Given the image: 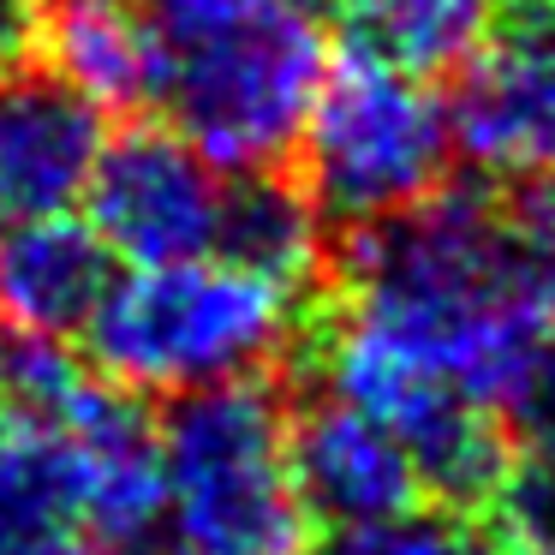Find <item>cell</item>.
<instances>
[{
  "label": "cell",
  "instance_id": "8",
  "mask_svg": "<svg viewBox=\"0 0 555 555\" xmlns=\"http://www.w3.org/2000/svg\"><path fill=\"white\" fill-rule=\"evenodd\" d=\"M454 156H466L483 180L543 185L555 180V42L538 25L495 37L460 73L448 102Z\"/></svg>",
  "mask_w": 555,
  "mask_h": 555
},
{
  "label": "cell",
  "instance_id": "13",
  "mask_svg": "<svg viewBox=\"0 0 555 555\" xmlns=\"http://www.w3.org/2000/svg\"><path fill=\"white\" fill-rule=\"evenodd\" d=\"M352 54L418 85L460 78L495 42L502 0H335Z\"/></svg>",
  "mask_w": 555,
  "mask_h": 555
},
{
  "label": "cell",
  "instance_id": "20",
  "mask_svg": "<svg viewBox=\"0 0 555 555\" xmlns=\"http://www.w3.org/2000/svg\"><path fill=\"white\" fill-rule=\"evenodd\" d=\"M531 25H538V30H543V37H550V42H555V0H543V7H538V18H531Z\"/></svg>",
  "mask_w": 555,
  "mask_h": 555
},
{
  "label": "cell",
  "instance_id": "7",
  "mask_svg": "<svg viewBox=\"0 0 555 555\" xmlns=\"http://www.w3.org/2000/svg\"><path fill=\"white\" fill-rule=\"evenodd\" d=\"M108 150V114L49 66L0 73V228L73 216Z\"/></svg>",
  "mask_w": 555,
  "mask_h": 555
},
{
  "label": "cell",
  "instance_id": "10",
  "mask_svg": "<svg viewBox=\"0 0 555 555\" xmlns=\"http://www.w3.org/2000/svg\"><path fill=\"white\" fill-rule=\"evenodd\" d=\"M114 287V251L78 216L0 228V328L30 340L85 335Z\"/></svg>",
  "mask_w": 555,
  "mask_h": 555
},
{
  "label": "cell",
  "instance_id": "3",
  "mask_svg": "<svg viewBox=\"0 0 555 555\" xmlns=\"http://www.w3.org/2000/svg\"><path fill=\"white\" fill-rule=\"evenodd\" d=\"M299 335V293L228 263H156L114 275L85 328L90 371L126 395L185 400L204 388L257 383Z\"/></svg>",
  "mask_w": 555,
  "mask_h": 555
},
{
  "label": "cell",
  "instance_id": "19",
  "mask_svg": "<svg viewBox=\"0 0 555 555\" xmlns=\"http://www.w3.org/2000/svg\"><path fill=\"white\" fill-rule=\"evenodd\" d=\"M519 228L538 240V251H550L555 257V180H543V185H531L526 197H519Z\"/></svg>",
  "mask_w": 555,
  "mask_h": 555
},
{
  "label": "cell",
  "instance_id": "2",
  "mask_svg": "<svg viewBox=\"0 0 555 555\" xmlns=\"http://www.w3.org/2000/svg\"><path fill=\"white\" fill-rule=\"evenodd\" d=\"M335 0H144L156 102L221 173H275L299 156L328 78Z\"/></svg>",
  "mask_w": 555,
  "mask_h": 555
},
{
  "label": "cell",
  "instance_id": "12",
  "mask_svg": "<svg viewBox=\"0 0 555 555\" xmlns=\"http://www.w3.org/2000/svg\"><path fill=\"white\" fill-rule=\"evenodd\" d=\"M0 555H96L73 442L0 412Z\"/></svg>",
  "mask_w": 555,
  "mask_h": 555
},
{
  "label": "cell",
  "instance_id": "14",
  "mask_svg": "<svg viewBox=\"0 0 555 555\" xmlns=\"http://www.w3.org/2000/svg\"><path fill=\"white\" fill-rule=\"evenodd\" d=\"M323 209L311 204L299 180L287 173H233L228 180V216H221V245L216 257L275 281L287 293H305L323 269Z\"/></svg>",
  "mask_w": 555,
  "mask_h": 555
},
{
  "label": "cell",
  "instance_id": "18",
  "mask_svg": "<svg viewBox=\"0 0 555 555\" xmlns=\"http://www.w3.org/2000/svg\"><path fill=\"white\" fill-rule=\"evenodd\" d=\"M37 37H42V0H0V73L37 66Z\"/></svg>",
  "mask_w": 555,
  "mask_h": 555
},
{
  "label": "cell",
  "instance_id": "16",
  "mask_svg": "<svg viewBox=\"0 0 555 555\" xmlns=\"http://www.w3.org/2000/svg\"><path fill=\"white\" fill-rule=\"evenodd\" d=\"M490 507L495 555H555V466L507 472Z\"/></svg>",
  "mask_w": 555,
  "mask_h": 555
},
{
  "label": "cell",
  "instance_id": "1",
  "mask_svg": "<svg viewBox=\"0 0 555 555\" xmlns=\"http://www.w3.org/2000/svg\"><path fill=\"white\" fill-rule=\"evenodd\" d=\"M555 340V257L483 192H436L347 245L323 383L412 454L424 495L483 502L507 478L502 412Z\"/></svg>",
  "mask_w": 555,
  "mask_h": 555
},
{
  "label": "cell",
  "instance_id": "15",
  "mask_svg": "<svg viewBox=\"0 0 555 555\" xmlns=\"http://www.w3.org/2000/svg\"><path fill=\"white\" fill-rule=\"evenodd\" d=\"M311 555H495L490 526H472L454 507H406V514L371 519V526H340Z\"/></svg>",
  "mask_w": 555,
  "mask_h": 555
},
{
  "label": "cell",
  "instance_id": "9",
  "mask_svg": "<svg viewBox=\"0 0 555 555\" xmlns=\"http://www.w3.org/2000/svg\"><path fill=\"white\" fill-rule=\"evenodd\" d=\"M293 478L311 507V519L328 526H371V519L406 514L424 502V478L412 454L376 418L352 412L347 400L323 395L293 418Z\"/></svg>",
  "mask_w": 555,
  "mask_h": 555
},
{
  "label": "cell",
  "instance_id": "11",
  "mask_svg": "<svg viewBox=\"0 0 555 555\" xmlns=\"http://www.w3.org/2000/svg\"><path fill=\"white\" fill-rule=\"evenodd\" d=\"M37 66L73 85L102 114L156 102V42L144 0H42Z\"/></svg>",
  "mask_w": 555,
  "mask_h": 555
},
{
  "label": "cell",
  "instance_id": "5",
  "mask_svg": "<svg viewBox=\"0 0 555 555\" xmlns=\"http://www.w3.org/2000/svg\"><path fill=\"white\" fill-rule=\"evenodd\" d=\"M454 162L448 102L406 73L340 54L317 90V108L299 138V185L323 221L376 228L430 204Z\"/></svg>",
  "mask_w": 555,
  "mask_h": 555
},
{
  "label": "cell",
  "instance_id": "6",
  "mask_svg": "<svg viewBox=\"0 0 555 555\" xmlns=\"http://www.w3.org/2000/svg\"><path fill=\"white\" fill-rule=\"evenodd\" d=\"M228 180L233 173H221L173 126H132L108 138L85 209L114 263H192V257H216L221 245Z\"/></svg>",
  "mask_w": 555,
  "mask_h": 555
},
{
  "label": "cell",
  "instance_id": "4",
  "mask_svg": "<svg viewBox=\"0 0 555 555\" xmlns=\"http://www.w3.org/2000/svg\"><path fill=\"white\" fill-rule=\"evenodd\" d=\"M162 442V526L180 555H311L293 478V418L263 383L173 400Z\"/></svg>",
  "mask_w": 555,
  "mask_h": 555
},
{
  "label": "cell",
  "instance_id": "17",
  "mask_svg": "<svg viewBox=\"0 0 555 555\" xmlns=\"http://www.w3.org/2000/svg\"><path fill=\"white\" fill-rule=\"evenodd\" d=\"M502 424L538 454V466H555V340L538 352V364L526 371V383L514 388Z\"/></svg>",
  "mask_w": 555,
  "mask_h": 555
}]
</instances>
